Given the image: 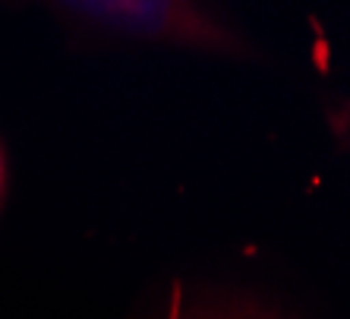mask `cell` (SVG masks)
<instances>
[{
    "mask_svg": "<svg viewBox=\"0 0 350 319\" xmlns=\"http://www.w3.org/2000/svg\"><path fill=\"white\" fill-rule=\"evenodd\" d=\"M3 193H7V162H3V149H0V203H3Z\"/></svg>",
    "mask_w": 350,
    "mask_h": 319,
    "instance_id": "obj_2",
    "label": "cell"
},
{
    "mask_svg": "<svg viewBox=\"0 0 350 319\" xmlns=\"http://www.w3.org/2000/svg\"><path fill=\"white\" fill-rule=\"evenodd\" d=\"M76 23L123 38L212 54H246V44L205 0H38Z\"/></svg>",
    "mask_w": 350,
    "mask_h": 319,
    "instance_id": "obj_1",
    "label": "cell"
}]
</instances>
